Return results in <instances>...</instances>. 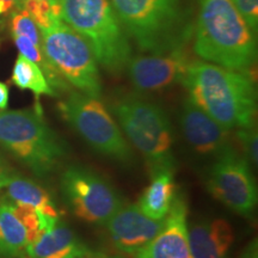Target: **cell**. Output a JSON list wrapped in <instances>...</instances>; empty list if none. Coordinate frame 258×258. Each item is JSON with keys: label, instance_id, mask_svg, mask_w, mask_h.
Listing matches in <instances>:
<instances>
[{"label": "cell", "instance_id": "6da1fadb", "mask_svg": "<svg viewBox=\"0 0 258 258\" xmlns=\"http://www.w3.org/2000/svg\"><path fill=\"white\" fill-rule=\"evenodd\" d=\"M189 99L226 131L254 125L257 91L246 72L192 61L182 80Z\"/></svg>", "mask_w": 258, "mask_h": 258}, {"label": "cell", "instance_id": "7a4b0ae2", "mask_svg": "<svg viewBox=\"0 0 258 258\" xmlns=\"http://www.w3.org/2000/svg\"><path fill=\"white\" fill-rule=\"evenodd\" d=\"M256 32L231 0H201L194 51L207 62L247 72L256 63Z\"/></svg>", "mask_w": 258, "mask_h": 258}, {"label": "cell", "instance_id": "3957f363", "mask_svg": "<svg viewBox=\"0 0 258 258\" xmlns=\"http://www.w3.org/2000/svg\"><path fill=\"white\" fill-rule=\"evenodd\" d=\"M0 146L40 178L59 170L69 156V146L47 124L40 106L0 110Z\"/></svg>", "mask_w": 258, "mask_h": 258}, {"label": "cell", "instance_id": "277c9868", "mask_svg": "<svg viewBox=\"0 0 258 258\" xmlns=\"http://www.w3.org/2000/svg\"><path fill=\"white\" fill-rule=\"evenodd\" d=\"M61 19L88 41L99 62L121 73L132 57V47L109 0H57Z\"/></svg>", "mask_w": 258, "mask_h": 258}, {"label": "cell", "instance_id": "5b68a950", "mask_svg": "<svg viewBox=\"0 0 258 258\" xmlns=\"http://www.w3.org/2000/svg\"><path fill=\"white\" fill-rule=\"evenodd\" d=\"M111 111L122 133L144 156L151 175L163 170L175 171L173 129L161 106L127 95L116 99Z\"/></svg>", "mask_w": 258, "mask_h": 258}, {"label": "cell", "instance_id": "8992f818", "mask_svg": "<svg viewBox=\"0 0 258 258\" xmlns=\"http://www.w3.org/2000/svg\"><path fill=\"white\" fill-rule=\"evenodd\" d=\"M122 27L140 48L163 53L184 46L186 32L179 0H109Z\"/></svg>", "mask_w": 258, "mask_h": 258}, {"label": "cell", "instance_id": "52a82bcc", "mask_svg": "<svg viewBox=\"0 0 258 258\" xmlns=\"http://www.w3.org/2000/svg\"><path fill=\"white\" fill-rule=\"evenodd\" d=\"M59 109L67 123L97 153L122 164L133 161L131 145L99 98L72 91Z\"/></svg>", "mask_w": 258, "mask_h": 258}, {"label": "cell", "instance_id": "ba28073f", "mask_svg": "<svg viewBox=\"0 0 258 258\" xmlns=\"http://www.w3.org/2000/svg\"><path fill=\"white\" fill-rule=\"evenodd\" d=\"M42 48L54 69L79 92L99 98L98 62L88 41L63 21L41 31Z\"/></svg>", "mask_w": 258, "mask_h": 258}, {"label": "cell", "instance_id": "9c48e42d", "mask_svg": "<svg viewBox=\"0 0 258 258\" xmlns=\"http://www.w3.org/2000/svg\"><path fill=\"white\" fill-rule=\"evenodd\" d=\"M60 188L73 214L88 224L105 225L123 205L121 196L104 177L80 165L63 171Z\"/></svg>", "mask_w": 258, "mask_h": 258}, {"label": "cell", "instance_id": "30bf717a", "mask_svg": "<svg viewBox=\"0 0 258 258\" xmlns=\"http://www.w3.org/2000/svg\"><path fill=\"white\" fill-rule=\"evenodd\" d=\"M207 189L219 202L241 217H251L256 209L258 191L251 164L231 145L213 164Z\"/></svg>", "mask_w": 258, "mask_h": 258}, {"label": "cell", "instance_id": "8fae6325", "mask_svg": "<svg viewBox=\"0 0 258 258\" xmlns=\"http://www.w3.org/2000/svg\"><path fill=\"white\" fill-rule=\"evenodd\" d=\"M191 62L184 46H179L163 53L131 57L125 70L139 91H159L182 83Z\"/></svg>", "mask_w": 258, "mask_h": 258}, {"label": "cell", "instance_id": "7c38bea8", "mask_svg": "<svg viewBox=\"0 0 258 258\" xmlns=\"http://www.w3.org/2000/svg\"><path fill=\"white\" fill-rule=\"evenodd\" d=\"M163 222L147 217L138 205L123 203L104 226L116 249L133 256L156 237Z\"/></svg>", "mask_w": 258, "mask_h": 258}, {"label": "cell", "instance_id": "4fadbf2b", "mask_svg": "<svg viewBox=\"0 0 258 258\" xmlns=\"http://www.w3.org/2000/svg\"><path fill=\"white\" fill-rule=\"evenodd\" d=\"M188 208L183 198H177L164 219L160 231L134 258H192L188 235Z\"/></svg>", "mask_w": 258, "mask_h": 258}, {"label": "cell", "instance_id": "5bb4252c", "mask_svg": "<svg viewBox=\"0 0 258 258\" xmlns=\"http://www.w3.org/2000/svg\"><path fill=\"white\" fill-rule=\"evenodd\" d=\"M180 128L188 144L199 154L218 157L230 146L228 131L188 98L180 114Z\"/></svg>", "mask_w": 258, "mask_h": 258}, {"label": "cell", "instance_id": "9a60e30c", "mask_svg": "<svg viewBox=\"0 0 258 258\" xmlns=\"http://www.w3.org/2000/svg\"><path fill=\"white\" fill-rule=\"evenodd\" d=\"M192 258H230L234 232L225 219L199 221L188 227Z\"/></svg>", "mask_w": 258, "mask_h": 258}, {"label": "cell", "instance_id": "2e32d148", "mask_svg": "<svg viewBox=\"0 0 258 258\" xmlns=\"http://www.w3.org/2000/svg\"><path fill=\"white\" fill-rule=\"evenodd\" d=\"M90 252L88 246L61 219L27 246V254L30 258H79Z\"/></svg>", "mask_w": 258, "mask_h": 258}, {"label": "cell", "instance_id": "e0dca14e", "mask_svg": "<svg viewBox=\"0 0 258 258\" xmlns=\"http://www.w3.org/2000/svg\"><path fill=\"white\" fill-rule=\"evenodd\" d=\"M172 170H163L151 175L150 185L138 201V207L154 220H164L176 199V183Z\"/></svg>", "mask_w": 258, "mask_h": 258}, {"label": "cell", "instance_id": "ac0fdd59", "mask_svg": "<svg viewBox=\"0 0 258 258\" xmlns=\"http://www.w3.org/2000/svg\"><path fill=\"white\" fill-rule=\"evenodd\" d=\"M8 198L12 203L28 205L34 207L41 214L47 217L60 219V212L47 190L35 183L34 180L12 175L5 185Z\"/></svg>", "mask_w": 258, "mask_h": 258}, {"label": "cell", "instance_id": "d6986e66", "mask_svg": "<svg viewBox=\"0 0 258 258\" xmlns=\"http://www.w3.org/2000/svg\"><path fill=\"white\" fill-rule=\"evenodd\" d=\"M28 237L24 226L16 217L11 201H0V256L18 258L27 254Z\"/></svg>", "mask_w": 258, "mask_h": 258}, {"label": "cell", "instance_id": "ffe728a7", "mask_svg": "<svg viewBox=\"0 0 258 258\" xmlns=\"http://www.w3.org/2000/svg\"><path fill=\"white\" fill-rule=\"evenodd\" d=\"M12 83L21 90H29L35 96L47 95L56 97L57 93L48 83L40 67L19 54L12 70Z\"/></svg>", "mask_w": 258, "mask_h": 258}, {"label": "cell", "instance_id": "44dd1931", "mask_svg": "<svg viewBox=\"0 0 258 258\" xmlns=\"http://www.w3.org/2000/svg\"><path fill=\"white\" fill-rule=\"evenodd\" d=\"M17 9L25 10L41 31L62 21L57 3L54 4L48 0H25Z\"/></svg>", "mask_w": 258, "mask_h": 258}, {"label": "cell", "instance_id": "7402d4cb", "mask_svg": "<svg viewBox=\"0 0 258 258\" xmlns=\"http://www.w3.org/2000/svg\"><path fill=\"white\" fill-rule=\"evenodd\" d=\"M11 34L14 36L27 37L35 44L42 47L41 30L23 9H15L11 18Z\"/></svg>", "mask_w": 258, "mask_h": 258}, {"label": "cell", "instance_id": "603a6c76", "mask_svg": "<svg viewBox=\"0 0 258 258\" xmlns=\"http://www.w3.org/2000/svg\"><path fill=\"white\" fill-rule=\"evenodd\" d=\"M235 137L239 145L243 148V156L249 160L251 165H257V146H258V134L256 125H251L247 128H241L235 131Z\"/></svg>", "mask_w": 258, "mask_h": 258}, {"label": "cell", "instance_id": "cb8c5ba5", "mask_svg": "<svg viewBox=\"0 0 258 258\" xmlns=\"http://www.w3.org/2000/svg\"><path fill=\"white\" fill-rule=\"evenodd\" d=\"M253 32L258 28V0H231Z\"/></svg>", "mask_w": 258, "mask_h": 258}, {"label": "cell", "instance_id": "d4e9b609", "mask_svg": "<svg viewBox=\"0 0 258 258\" xmlns=\"http://www.w3.org/2000/svg\"><path fill=\"white\" fill-rule=\"evenodd\" d=\"M12 175H14L12 170L10 169V166L5 163L4 159L0 157V189L5 188Z\"/></svg>", "mask_w": 258, "mask_h": 258}, {"label": "cell", "instance_id": "484cf974", "mask_svg": "<svg viewBox=\"0 0 258 258\" xmlns=\"http://www.w3.org/2000/svg\"><path fill=\"white\" fill-rule=\"evenodd\" d=\"M9 88L5 83L0 82V110H4L9 104Z\"/></svg>", "mask_w": 258, "mask_h": 258}, {"label": "cell", "instance_id": "4316f807", "mask_svg": "<svg viewBox=\"0 0 258 258\" xmlns=\"http://www.w3.org/2000/svg\"><path fill=\"white\" fill-rule=\"evenodd\" d=\"M240 258H258V249H257L256 239L247 244V246L243 250V253H241Z\"/></svg>", "mask_w": 258, "mask_h": 258}, {"label": "cell", "instance_id": "83f0119b", "mask_svg": "<svg viewBox=\"0 0 258 258\" xmlns=\"http://www.w3.org/2000/svg\"><path fill=\"white\" fill-rule=\"evenodd\" d=\"M17 0H0V15L16 9Z\"/></svg>", "mask_w": 258, "mask_h": 258}, {"label": "cell", "instance_id": "f1b7e54d", "mask_svg": "<svg viewBox=\"0 0 258 258\" xmlns=\"http://www.w3.org/2000/svg\"><path fill=\"white\" fill-rule=\"evenodd\" d=\"M23 2H25V0H17V5H16V9L19 8V6L22 5V3H23ZM48 2L54 3V4H55V3H57V0H48Z\"/></svg>", "mask_w": 258, "mask_h": 258}, {"label": "cell", "instance_id": "f546056e", "mask_svg": "<svg viewBox=\"0 0 258 258\" xmlns=\"http://www.w3.org/2000/svg\"><path fill=\"white\" fill-rule=\"evenodd\" d=\"M79 258H98V257H96L95 254H92L91 252H90L89 254H85V256H82V257H79Z\"/></svg>", "mask_w": 258, "mask_h": 258}]
</instances>
